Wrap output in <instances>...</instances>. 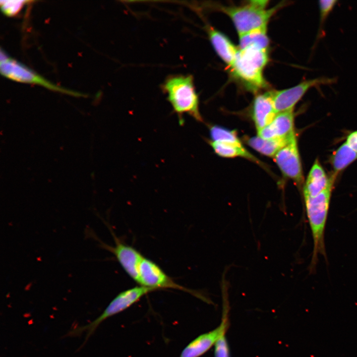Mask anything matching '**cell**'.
I'll return each mask as SVG.
<instances>
[{
	"label": "cell",
	"instance_id": "6da1fadb",
	"mask_svg": "<svg viewBox=\"0 0 357 357\" xmlns=\"http://www.w3.org/2000/svg\"><path fill=\"white\" fill-rule=\"evenodd\" d=\"M336 178L331 174L327 187L317 195L313 197L303 196L313 242V252L309 265L311 272H313L315 270L319 255L326 258L325 230L331 194Z\"/></svg>",
	"mask_w": 357,
	"mask_h": 357
},
{
	"label": "cell",
	"instance_id": "7a4b0ae2",
	"mask_svg": "<svg viewBox=\"0 0 357 357\" xmlns=\"http://www.w3.org/2000/svg\"><path fill=\"white\" fill-rule=\"evenodd\" d=\"M161 88L167 95V99L174 112L177 114L180 125L184 123L183 116L185 114L198 121H203L199 109L198 95L192 75H170L163 82Z\"/></svg>",
	"mask_w": 357,
	"mask_h": 357
},
{
	"label": "cell",
	"instance_id": "3957f363",
	"mask_svg": "<svg viewBox=\"0 0 357 357\" xmlns=\"http://www.w3.org/2000/svg\"><path fill=\"white\" fill-rule=\"evenodd\" d=\"M268 60V49L249 46L238 49L230 67L246 87L256 91L266 86L263 72Z\"/></svg>",
	"mask_w": 357,
	"mask_h": 357
},
{
	"label": "cell",
	"instance_id": "277c9868",
	"mask_svg": "<svg viewBox=\"0 0 357 357\" xmlns=\"http://www.w3.org/2000/svg\"><path fill=\"white\" fill-rule=\"evenodd\" d=\"M268 0H250L238 6H218L233 22L238 36L266 26L274 14L287 3H281L267 8Z\"/></svg>",
	"mask_w": 357,
	"mask_h": 357
},
{
	"label": "cell",
	"instance_id": "5b68a950",
	"mask_svg": "<svg viewBox=\"0 0 357 357\" xmlns=\"http://www.w3.org/2000/svg\"><path fill=\"white\" fill-rule=\"evenodd\" d=\"M154 291L152 289L139 285L121 292L110 302L102 313L95 320L85 325L74 326L69 330L65 336L79 337L85 332V340L81 348L82 347L105 320L122 312L138 301L142 297Z\"/></svg>",
	"mask_w": 357,
	"mask_h": 357
},
{
	"label": "cell",
	"instance_id": "8992f818",
	"mask_svg": "<svg viewBox=\"0 0 357 357\" xmlns=\"http://www.w3.org/2000/svg\"><path fill=\"white\" fill-rule=\"evenodd\" d=\"M0 71L4 77L17 82L34 84L48 89L76 97L84 96L82 93L59 87L15 60L0 51Z\"/></svg>",
	"mask_w": 357,
	"mask_h": 357
},
{
	"label": "cell",
	"instance_id": "52a82bcc",
	"mask_svg": "<svg viewBox=\"0 0 357 357\" xmlns=\"http://www.w3.org/2000/svg\"><path fill=\"white\" fill-rule=\"evenodd\" d=\"M337 80L336 77L321 76L304 80L289 88L271 91L272 98L277 113L293 110L297 103L310 89H318L321 86L331 85L336 83Z\"/></svg>",
	"mask_w": 357,
	"mask_h": 357
},
{
	"label": "cell",
	"instance_id": "ba28073f",
	"mask_svg": "<svg viewBox=\"0 0 357 357\" xmlns=\"http://www.w3.org/2000/svg\"><path fill=\"white\" fill-rule=\"evenodd\" d=\"M138 284L154 291L161 289H176L205 300V298L201 294L177 284L156 263L144 257L139 266Z\"/></svg>",
	"mask_w": 357,
	"mask_h": 357
},
{
	"label": "cell",
	"instance_id": "9c48e42d",
	"mask_svg": "<svg viewBox=\"0 0 357 357\" xmlns=\"http://www.w3.org/2000/svg\"><path fill=\"white\" fill-rule=\"evenodd\" d=\"M274 157L282 174L300 186L304 178L296 136Z\"/></svg>",
	"mask_w": 357,
	"mask_h": 357
},
{
	"label": "cell",
	"instance_id": "30bf717a",
	"mask_svg": "<svg viewBox=\"0 0 357 357\" xmlns=\"http://www.w3.org/2000/svg\"><path fill=\"white\" fill-rule=\"evenodd\" d=\"M115 245L110 246L102 241L100 246L113 253L125 272L134 281H139V266L144 256L134 247L120 241L113 233Z\"/></svg>",
	"mask_w": 357,
	"mask_h": 357
},
{
	"label": "cell",
	"instance_id": "8fae6325",
	"mask_svg": "<svg viewBox=\"0 0 357 357\" xmlns=\"http://www.w3.org/2000/svg\"><path fill=\"white\" fill-rule=\"evenodd\" d=\"M227 313L218 327L200 335L190 342L181 352L179 357H199L215 345L219 339L225 335L228 321Z\"/></svg>",
	"mask_w": 357,
	"mask_h": 357
},
{
	"label": "cell",
	"instance_id": "7c38bea8",
	"mask_svg": "<svg viewBox=\"0 0 357 357\" xmlns=\"http://www.w3.org/2000/svg\"><path fill=\"white\" fill-rule=\"evenodd\" d=\"M294 109L277 113L267 126L258 131V136L264 139L287 137L295 134Z\"/></svg>",
	"mask_w": 357,
	"mask_h": 357
},
{
	"label": "cell",
	"instance_id": "4fadbf2b",
	"mask_svg": "<svg viewBox=\"0 0 357 357\" xmlns=\"http://www.w3.org/2000/svg\"><path fill=\"white\" fill-rule=\"evenodd\" d=\"M277 114L271 91L256 96L253 104L252 118L257 131L270 123Z\"/></svg>",
	"mask_w": 357,
	"mask_h": 357
},
{
	"label": "cell",
	"instance_id": "5bb4252c",
	"mask_svg": "<svg viewBox=\"0 0 357 357\" xmlns=\"http://www.w3.org/2000/svg\"><path fill=\"white\" fill-rule=\"evenodd\" d=\"M206 28L209 40L215 51L230 66L234 60L238 49L221 32L210 26Z\"/></svg>",
	"mask_w": 357,
	"mask_h": 357
},
{
	"label": "cell",
	"instance_id": "9a60e30c",
	"mask_svg": "<svg viewBox=\"0 0 357 357\" xmlns=\"http://www.w3.org/2000/svg\"><path fill=\"white\" fill-rule=\"evenodd\" d=\"M329 180L326 173L316 159L309 172L303 187V196L313 197L321 192L327 186Z\"/></svg>",
	"mask_w": 357,
	"mask_h": 357
},
{
	"label": "cell",
	"instance_id": "2e32d148",
	"mask_svg": "<svg viewBox=\"0 0 357 357\" xmlns=\"http://www.w3.org/2000/svg\"><path fill=\"white\" fill-rule=\"evenodd\" d=\"M295 136L296 134H294L287 137L264 139L257 136L247 138L246 142L260 153L268 157H274L279 151Z\"/></svg>",
	"mask_w": 357,
	"mask_h": 357
},
{
	"label": "cell",
	"instance_id": "e0dca14e",
	"mask_svg": "<svg viewBox=\"0 0 357 357\" xmlns=\"http://www.w3.org/2000/svg\"><path fill=\"white\" fill-rule=\"evenodd\" d=\"M209 143L215 153L220 156L225 158L240 157L258 164H261L257 158L246 150L242 145L212 141Z\"/></svg>",
	"mask_w": 357,
	"mask_h": 357
},
{
	"label": "cell",
	"instance_id": "ac0fdd59",
	"mask_svg": "<svg viewBox=\"0 0 357 357\" xmlns=\"http://www.w3.org/2000/svg\"><path fill=\"white\" fill-rule=\"evenodd\" d=\"M357 159V153L345 142L333 154L331 163L336 176Z\"/></svg>",
	"mask_w": 357,
	"mask_h": 357
},
{
	"label": "cell",
	"instance_id": "d6986e66",
	"mask_svg": "<svg viewBox=\"0 0 357 357\" xmlns=\"http://www.w3.org/2000/svg\"><path fill=\"white\" fill-rule=\"evenodd\" d=\"M269 40L267 34V26L262 27L239 36V48L255 46L268 49Z\"/></svg>",
	"mask_w": 357,
	"mask_h": 357
},
{
	"label": "cell",
	"instance_id": "ffe728a7",
	"mask_svg": "<svg viewBox=\"0 0 357 357\" xmlns=\"http://www.w3.org/2000/svg\"><path fill=\"white\" fill-rule=\"evenodd\" d=\"M338 2V0H335L318 1L319 22L317 33L312 47L313 50L316 48L317 44L321 39L325 36V32L324 29L325 23Z\"/></svg>",
	"mask_w": 357,
	"mask_h": 357
},
{
	"label": "cell",
	"instance_id": "44dd1931",
	"mask_svg": "<svg viewBox=\"0 0 357 357\" xmlns=\"http://www.w3.org/2000/svg\"><path fill=\"white\" fill-rule=\"evenodd\" d=\"M210 133L212 141L242 145L235 131L214 125L210 128Z\"/></svg>",
	"mask_w": 357,
	"mask_h": 357
},
{
	"label": "cell",
	"instance_id": "7402d4cb",
	"mask_svg": "<svg viewBox=\"0 0 357 357\" xmlns=\"http://www.w3.org/2000/svg\"><path fill=\"white\" fill-rule=\"evenodd\" d=\"M27 2L28 1L26 0H1L0 2L1 10L6 16H14Z\"/></svg>",
	"mask_w": 357,
	"mask_h": 357
},
{
	"label": "cell",
	"instance_id": "603a6c76",
	"mask_svg": "<svg viewBox=\"0 0 357 357\" xmlns=\"http://www.w3.org/2000/svg\"><path fill=\"white\" fill-rule=\"evenodd\" d=\"M346 142L354 151L357 153V130L348 134Z\"/></svg>",
	"mask_w": 357,
	"mask_h": 357
}]
</instances>
